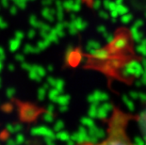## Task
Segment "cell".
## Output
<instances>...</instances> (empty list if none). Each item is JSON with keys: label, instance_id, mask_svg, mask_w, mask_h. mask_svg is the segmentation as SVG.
Returning a JSON list of instances; mask_svg holds the SVG:
<instances>
[{"label": "cell", "instance_id": "obj_34", "mask_svg": "<svg viewBox=\"0 0 146 145\" xmlns=\"http://www.w3.org/2000/svg\"><path fill=\"white\" fill-rule=\"evenodd\" d=\"M48 83L49 85H50V87L53 88L55 86L56 84V78L55 77H53V76H48L47 77V81H46Z\"/></svg>", "mask_w": 146, "mask_h": 145}, {"label": "cell", "instance_id": "obj_23", "mask_svg": "<svg viewBox=\"0 0 146 145\" xmlns=\"http://www.w3.org/2000/svg\"><path fill=\"white\" fill-rule=\"evenodd\" d=\"M81 122L84 125H87V126H89V127H91V126L94 125V122H92V120L90 119V118H86V117H84V118L81 119Z\"/></svg>", "mask_w": 146, "mask_h": 145}, {"label": "cell", "instance_id": "obj_9", "mask_svg": "<svg viewBox=\"0 0 146 145\" xmlns=\"http://www.w3.org/2000/svg\"><path fill=\"white\" fill-rule=\"evenodd\" d=\"M29 77L31 80H33V81H36V82H41L42 80V77H41V76L36 73V71L34 70L32 64H31V67H30V69L29 71Z\"/></svg>", "mask_w": 146, "mask_h": 145}, {"label": "cell", "instance_id": "obj_38", "mask_svg": "<svg viewBox=\"0 0 146 145\" xmlns=\"http://www.w3.org/2000/svg\"><path fill=\"white\" fill-rule=\"evenodd\" d=\"M68 109H69V107H68V106H66V105H61V106H60V107H58V111L61 113H65L66 111H68Z\"/></svg>", "mask_w": 146, "mask_h": 145}, {"label": "cell", "instance_id": "obj_27", "mask_svg": "<svg viewBox=\"0 0 146 145\" xmlns=\"http://www.w3.org/2000/svg\"><path fill=\"white\" fill-rule=\"evenodd\" d=\"M89 115L91 116V117H95V116H97V112H96V107H95V104H94L91 107V109H90V111H89Z\"/></svg>", "mask_w": 146, "mask_h": 145}, {"label": "cell", "instance_id": "obj_44", "mask_svg": "<svg viewBox=\"0 0 146 145\" xmlns=\"http://www.w3.org/2000/svg\"><path fill=\"white\" fill-rule=\"evenodd\" d=\"M8 70L10 71V72H14V70H15V66L13 65L12 63H10L8 65Z\"/></svg>", "mask_w": 146, "mask_h": 145}, {"label": "cell", "instance_id": "obj_28", "mask_svg": "<svg viewBox=\"0 0 146 145\" xmlns=\"http://www.w3.org/2000/svg\"><path fill=\"white\" fill-rule=\"evenodd\" d=\"M6 131H7L8 133H10V134H13V133H15L13 124H12V123H8V124L6 125Z\"/></svg>", "mask_w": 146, "mask_h": 145}, {"label": "cell", "instance_id": "obj_6", "mask_svg": "<svg viewBox=\"0 0 146 145\" xmlns=\"http://www.w3.org/2000/svg\"><path fill=\"white\" fill-rule=\"evenodd\" d=\"M23 51H24V54H39L40 52H41V50H40L37 46H34L29 44H27L24 46Z\"/></svg>", "mask_w": 146, "mask_h": 145}, {"label": "cell", "instance_id": "obj_48", "mask_svg": "<svg viewBox=\"0 0 146 145\" xmlns=\"http://www.w3.org/2000/svg\"><path fill=\"white\" fill-rule=\"evenodd\" d=\"M3 68H4V63H3V60H0V73L2 72Z\"/></svg>", "mask_w": 146, "mask_h": 145}, {"label": "cell", "instance_id": "obj_12", "mask_svg": "<svg viewBox=\"0 0 146 145\" xmlns=\"http://www.w3.org/2000/svg\"><path fill=\"white\" fill-rule=\"evenodd\" d=\"M33 65V68H34V70L36 71V73H38V75L41 76V77H44V76L46 75V69L44 67H42L41 65H37V64H32Z\"/></svg>", "mask_w": 146, "mask_h": 145}, {"label": "cell", "instance_id": "obj_46", "mask_svg": "<svg viewBox=\"0 0 146 145\" xmlns=\"http://www.w3.org/2000/svg\"><path fill=\"white\" fill-rule=\"evenodd\" d=\"M42 87H43V88H44V89H46V91H48V89H50V88H51V87H50V85H49V84H48V83H47V82L43 83Z\"/></svg>", "mask_w": 146, "mask_h": 145}, {"label": "cell", "instance_id": "obj_45", "mask_svg": "<svg viewBox=\"0 0 146 145\" xmlns=\"http://www.w3.org/2000/svg\"><path fill=\"white\" fill-rule=\"evenodd\" d=\"M94 9H96V10H97V9L100 7V1H99V0H96V1L94 2Z\"/></svg>", "mask_w": 146, "mask_h": 145}, {"label": "cell", "instance_id": "obj_4", "mask_svg": "<svg viewBox=\"0 0 146 145\" xmlns=\"http://www.w3.org/2000/svg\"><path fill=\"white\" fill-rule=\"evenodd\" d=\"M21 42H22L21 40L15 38V37L13 39H11L10 42H9V50H10L11 53H15V52L20 48Z\"/></svg>", "mask_w": 146, "mask_h": 145}, {"label": "cell", "instance_id": "obj_24", "mask_svg": "<svg viewBox=\"0 0 146 145\" xmlns=\"http://www.w3.org/2000/svg\"><path fill=\"white\" fill-rule=\"evenodd\" d=\"M43 140H44V142L47 145H55V143H56L55 142L56 140L51 137H44L43 138Z\"/></svg>", "mask_w": 146, "mask_h": 145}, {"label": "cell", "instance_id": "obj_36", "mask_svg": "<svg viewBox=\"0 0 146 145\" xmlns=\"http://www.w3.org/2000/svg\"><path fill=\"white\" fill-rule=\"evenodd\" d=\"M0 60L4 61L6 60V53H5V49L0 45Z\"/></svg>", "mask_w": 146, "mask_h": 145}, {"label": "cell", "instance_id": "obj_39", "mask_svg": "<svg viewBox=\"0 0 146 145\" xmlns=\"http://www.w3.org/2000/svg\"><path fill=\"white\" fill-rule=\"evenodd\" d=\"M52 2L51 0H42V7H50Z\"/></svg>", "mask_w": 146, "mask_h": 145}, {"label": "cell", "instance_id": "obj_22", "mask_svg": "<svg viewBox=\"0 0 146 145\" xmlns=\"http://www.w3.org/2000/svg\"><path fill=\"white\" fill-rule=\"evenodd\" d=\"M67 28L69 29V32H70V34H72V35H74V34L77 33V28L76 27V26H74V24L73 21H72V23L68 24Z\"/></svg>", "mask_w": 146, "mask_h": 145}, {"label": "cell", "instance_id": "obj_47", "mask_svg": "<svg viewBox=\"0 0 146 145\" xmlns=\"http://www.w3.org/2000/svg\"><path fill=\"white\" fill-rule=\"evenodd\" d=\"M46 71H48V72L52 73L53 71H54V66H53V65H48L47 68H46Z\"/></svg>", "mask_w": 146, "mask_h": 145}, {"label": "cell", "instance_id": "obj_15", "mask_svg": "<svg viewBox=\"0 0 146 145\" xmlns=\"http://www.w3.org/2000/svg\"><path fill=\"white\" fill-rule=\"evenodd\" d=\"M46 93H47V91L43 88V87H41L38 89V92H37V98H38L39 101H43L44 100V98L46 96Z\"/></svg>", "mask_w": 146, "mask_h": 145}, {"label": "cell", "instance_id": "obj_25", "mask_svg": "<svg viewBox=\"0 0 146 145\" xmlns=\"http://www.w3.org/2000/svg\"><path fill=\"white\" fill-rule=\"evenodd\" d=\"M2 109H3V111H5V112H11V110L13 109V107H12L11 104L8 103V104H5L4 106L2 107Z\"/></svg>", "mask_w": 146, "mask_h": 145}, {"label": "cell", "instance_id": "obj_50", "mask_svg": "<svg viewBox=\"0 0 146 145\" xmlns=\"http://www.w3.org/2000/svg\"><path fill=\"white\" fill-rule=\"evenodd\" d=\"M71 19H72V21L73 20H74V19H76V15H74V14H71Z\"/></svg>", "mask_w": 146, "mask_h": 145}, {"label": "cell", "instance_id": "obj_13", "mask_svg": "<svg viewBox=\"0 0 146 145\" xmlns=\"http://www.w3.org/2000/svg\"><path fill=\"white\" fill-rule=\"evenodd\" d=\"M64 86H65V82H64V80L63 79H61V78H56V84L54 86V88H56L58 89V91L60 92H63L64 91Z\"/></svg>", "mask_w": 146, "mask_h": 145}, {"label": "cell", "instance_id": "obj_21", "mask_svg": "<svg viewBox=\"0 0 146 145\" xmlns=\"http://www.w3.org/2000/svg\"><path fill=\"white\" fill-rule=\"evenodd\" d=\"M29 22V24L33 27V28H37V24H38L39 20L37 19V16H36V15H34V14L30 15Z\"/></svg>", "mask_w": 146, "mask_h": 145}, {"label": "cell", "instance_id": "obj_1", "mask_svg": "<svg viewBox=\"0 0 146 145\" xmlns=\"http://www.w3.org/2000/svg\"><path fill=\"white\" fill-rule=\"evenodd\" d=\"M40 110L37 109L36 107L32 106V105H24L20 109V116L22 120L27 122L33 121L34 119L37 118Z\"/></svg>", "mask_w": 146, "mask_h": 145}, {"label": "cell", "instance_id": "obj_19", "mask_svg": "<svg viewBox=\"0 0 146 145\" xmlns=\"http://www.w3.org/2000/svg\"><path fill=\"white\" fill-rule=\"evenodd\" d=\"M74 3V0H64V1L62 2L63 9L66 11H72Z\"/></svg>", "mask_w": 146, "mask_h": 145}, {"label": "cell", "instance_id": "obj_30", "mask_svg": "<svg viewBox=\"0 0 146 145\" xmlns=\"http://www.w3.org/2000/svg\"><path fill=\"white\" fill-rule=\"evenodd\" d=\"M30 67H31V64L27 63V62H26V61H23V62H21V68L23 70H25V71H27V72H29V69H30Z\"/></svg>", "mask_w": 146, "mask_h": 145}, {"label": "cell", "instance_id": "obj_35", "mask_svg": "<svg viewBox=\"0 0 146 145\" xmlns=\"http://www.w3.org/2000/svg\"><path fill=\"white\" fill-rule=\"evenodd\" d=\"M36 36V31H35V28H31L29 30V32H27V38L29 39H33L35 38Z\"/></svg>", "mask_w": 146, "mask_h": 145}, {"label": "cell", "instance_id": "obj_53", "mask_svg": "<svg viewBox=\"0 0 146 145\" xmlns=\"http://www.w3.org/2000/svg\"><path fill=\"white\" fill-rule=\"evenodd\" d=\"M51 1H54V0H51Z\"/></svg>", "mask_w": 146, "mask_h": 145}, {"label": "cell", "instance_id": "obj_18", "mask_svg": "<svg viewBox=\"0 0 146 145\" xmlns=\"http://www.w3.org/2000/svg\"><path fill=\"white\" fill-rule=\"evenodd\" d=\"M15 94H16V89L12 87H10L6 89V96L8 97V99H12Z\"/></svg>", "mask_w": 146, "mask_h": 145}, {"label": "cell", "instance_id": "obj_54", "mask_svg": "<svg viewBox=\"0 0 146 145\" xmlns=\"http://www.w3.org/2000/svg\"><path fill=\"white\" fill-rule=\"evenodd\" d=\"M31 1H33V0H31Z\"/></svg>", "mask_w": 146, "mask_h": 145}, {"label": "cell", "instance_id": "obj_51", "mask_svg": "<svg viewBox=\"0 0 146 145\" xmlns=\"http://www.w3.org/2000/svg\"><path fill=\"white\" fill-rule=\"evenodd\" d=\"M2 87V78H1V76H0V88Z\"/></svg>", "mask_w": 146, "mask_h": 145}, {"label": "cell", "instance_id": "obj_5", "mask_svg": "<svg viewBox=\"0 0 146 145\" xmlns=\"http://www.w3.org/2000/svg\"><path fill=\"white\" fill-rule=\"evenodd\" d=\"M55 134H56V138L58 140H60V141H65L66 142L67 140H70V134L68 133L67 131H65V130H60V131H58V132H55Z\"/></svg>", "mask_w": 146, "mask_h": 145}, {"label": "cell", "instance_id": "obj_31", "mask_svg": "<svg viewBox=\"0 0 146 145\" xmlns=\"http://www.w3.org/2000/svg\"><path fill=\"white\" fill-rule=\"evenodd\" d=\"M56 8H57V10L56 11H64V9H63V6H62V1H60V0H56Z\"/></svg>", "mask_w": 146, "mask_h": 145}, {"label": "cell", "instance_id": "obj_2", "mask_svg": "<svg viewBox=\"0 0 146 145\" xmlns=\"http://www.w3.org/2000/svg\"><path fill=\"white\" fill-rule=\"evenodd\" d=\"M30 135L32 137H51L55 138V140H57L55 132L46 125H38L35 126V127H32L30 129Z\"/></svg>", "mask_w": 146, "mask_h": 145}, {"label": "cell", "instance_id": "obj_42", "mask_svg": "<svg viewBox=\"0 0 146 145\" xmlns=\"http://www.w3.org/2000/svg\"><path fill=\"white\" fill-rule=\"evenodd\" d=\"M6 144L7 145H16V142H15V140H13L12 138H8L7 141H6Z\"/></svg>", "mask_w": 146, "mask_h": 145}, {"label": "cell", "instance_id": "obj_49", "mask_svg": "<svg viewBox=\"0 0 146 145\" xmlns=\"http://www.w3.org/2000/svg\"><path fill=\"white\" fill-rule=\"evenodd\" d=\"M100 16H102V17L104 16V18H108V15L106 14L104 11H101V12H100Z\"/></svg>", "mask_w": 146, "mask_h": 145}, {"label": "cell", "instance_id": "obj_33", "mask_svg": "<svg viewBox=\"0 0 146 145\" xmlns=\"http://www.w3.org/2000/svg\"><path fill=\"white\" fill-rule=\"evenodd\" d=\"M13 127H14V131H15V133H18V132H21L22 130H23V128H24V126L22 123H16V124H14L13 125Z\"/></svg>", "mask_w": 146, "mask_h": 145}, {"label": "cell", "instance_id": "obj_43", "mask_svg": "<svg viewBox=\"0 0 146 145\" xmlns=\"http://www.w3.org/2000/svg\"><path fill=\"white\" fill-rule=\"evenodd\" d=\"M40 36H41L42 39L47 38V36H48V32H47V31H44V30H40Z\"/></svg>", "mask_w": 146, "mask_h": 145}, {"label": "cell", "instance_id": "obj_16", "mask_svg": "<svg viewBox=\"0 0 146 145\" xmlns=\"http://www.w3.org/2000/svg\"><path fill=\"white\" fill-rule=\"evenodd\" d=\"M64 128V122L62 120H58L57 122H55L54 124V127H53V131L54 132H58V131H60L62 130Z\"/></svg>", "mask_w": 146, "mask_h": 145}, {"label": "cell", "instance_id": "obj_3", "mask_svg": "<svg viewBox=\"0 0 146 145\" xmlns=\"http://www.w3.org/2000/svg\"><path fill=\"white\" fill-rule=\"evenodd\" d=\"M42 16L47 20L48 22H54L56 18V9H51L49 7H43L42 10Z\"/></svg>", "mask_w": 146, "mask_h": 145}, {"label": "cell", "instance_id": "obj_14", "mask_svg": "<svg viewBox=\"0 0 146 145\" xmlns=\"http://www.w3.org/2000/svg\"><path fill=\"white\" fill-rule=\"evenodd\" d=\"M42 120L47 123H52L54 122V113L45 111L42 114Z\"/></svg>", "mask_w": 146, "mask_h": 145}, {"label": "cell", "instance_id": "obj_41", "mask_svg": "<svg viewBox=\"0 0 146 145\" xmlns=\"http://www.w3.org/2000/svg\"><path fill=\"white\" fill-rule=\"evenodd\" d=\"M1 6L4 8H9L10 7V0H1Z\"/></svg>", "mask_w": 146, "mask_h": 145}, {"label": "cell", "instance_id": "obj_17", "mask_svg": "<svg viewBox=\"0 0 146 145\" xmlns=\"http://www.w3.org/2000/svg\"><path fill=\"white\" fill-rule=\"evenodd\" d=\"M14 140H15V142H16V144L21 145V144L25 143V141H26V137H25V135L22 134L21 132H18Z\"/></svg>", "mask_w": 146, "mask_h": 145}, {"label": "cell", "instance_id": "obj_26", "mask_svg": "<svg viewBox=\"0 0 146 145\" xmlns=\"http://www.w3.org/2000/svg\"><path fill=\"white\" fill-rule=\"evenodd\" d=\"M14 58L18 62H23V61H25V55L21 53H17V54H15Z\"/></svg>", "mask_w": 146, "mask_h": 145}, {"label": "cell", "instance_id": "obj_8", "mask_svg": "<svg viewBox=\"0 0 146 145\" xmlns=\"http://www.w3.org/2000/svg\"><path fill=\"white\" fill-rule=\"evenodd\" d=\"M70 100H71V96L69 94H60L57 98L56 104H58L60 106H61V105H66V106H68V104L70 103Z\"/></svg>", "mask_w": 146, "mask_h": 145}, {"label": "cell", "instance_id": "obj_37", "mask_svg": "<svg viewBox=\"0 0 146 145\" xmlns=\"http://www.w3.org/2000/svg\"><path fill=\"white\" fill-rule=\"evenodd\" d=\"M18 12V8L16 7L15 5L11 6V7H10V13L11 15H16Z\"/></svg>", "mask_w": 146, "mask_h": 145}, {"label": "cell", "instance_id": "obj_29", "mask_svg": "<svg viewBox=\"0 0 146 145\" xmlns=\"http://www.w3.org/2000/svg\"><path fill=\"white\" fill-rule=\"evenodd\" d=\"M14 37L22 41V40H24V38H25V33L23 31H21V30H17L14 34Z\"/></svg>", "mask_w": 146, "mask_h": 145}, {"label": "cell", "instance_id": "obj_20", "mask_svg": "<svg viewBox=\"0 0 146 145\" xmlns=\"http://www.w3.org/2000/svg\"><path fill=\"white\" fill-rule=\"evenodd\" d=\"M14 5L19 9V10H25L27 8V2L24 1V0H14Z\"/></svg>", "mask_w": 146, "mask_h": 145}, {"label": "cell", "instance_id": "obj_11", "mask_svg": "<svg viewBox=\"0 0 146 145\" xmlns=\"http://www.w3.org/2000/svg\"><path fill=\"white\" fill-rule=\"evenodd\" d=\"M73 22L77 28V30H83L87 26V23L84 22L81 18H76L74 20H73Z\"/></svg>", "mask_w": 146, "mask_h": 145}, {"label": "cell", "instance_id": "obj_10", "mask_svg": "<svg viewBox=\"0 0 146 145\" xmlns=\"http://www.w3.org/2000/svg\"><path fill=\"white\" fill-rule=\"evenodd\" d=\"M51 45V42L49 41L48 38H45V39H42L41 41H39L37 42V47H38L40 50L42 51V50H45L46 48L49 47Z\"/></svg>", "mask_w": 146, "mask_h": 145}, {"label": "cell", "instance_id": "obj_32", "mask_svg": "<svg viewBox=\"0 0 146 145\" xmlns=\"http://www.w3.org/2000/svg\"><path fill=\"white\" fill-rule=\"evenodd\" d=\"M8 27V23L3 19L2 16H0V29H5Z\"/></svg>", "mask_w": 146, "mask_h": 145}, {"label": "cell", "instance_id": "obj_40", "mask_svg": "<svg viewBox=\"0 0 146 145\" xmlns=\"http://www.w3.org/2000/svg\"><path fill=\"white\" fill-rule=\"evenodd\" d=\"M54 110H55V106H54V104H49L47 107H46V111H48V112H52V113H54Z\"/></svg>", "mask_w": 146, "mask_h": 145}, {"label": "cell", "instance_id": "obj_52", "mask_svg": "<svg viewBox=\"0 0 146 145\" xmlns=\"http://www.w3.org/2000/svg\"><path fill=\"white\" fill-rule=\"evenodd\" d=\"M11 1H12V2H13V1H14V0H11Z\"/></svg>", "mask_w": 146, "mask_h": 145}, {"label": "cell", "instance_id": "obj_7", "mask_svg": "<svg viewBox=\"0 0 146 145\" xmlns=\"http://www.w3.org/2000/svg\"><path fill=\"white\" fill-rule=\"evenodd\" d=\"M48 95V98L50 99L53 103H55L56 104V102H57V98H58V95L60 94V92L58 91L57 89L56 88H50L48 89V91H47V93H46Z\"/></svg>", "mask_w": 146, "mask_h": 145}]
</instances>
